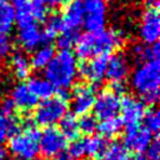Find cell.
Wrapping results in <instances>:
<instances>
[{"label": "cell", "instance_id": "1", "mask_svg": "<svg viewBox=\"0 0 160 160\" xmlns=\"http://www.w3.org/2000/svg\"><path fill=\"white\" fill-rule=\"evenodd\" d=\"M124 32L118 29H102L96 32H84L78 35L75 41L76 59L86 61L100 55H109L124 44Z\"/></svg>", "mask_w": 160, "mask_h": 160}, {"label": "cell", "instance_id": "2", "mask_svg": "<svg viewBox=\"0 0 160 160\" xmlns=\"http://www.w3.org/2000/svg\"><path fill=\"white\" fill-rule=\"evenodd\" d=\"M44 74L55 90H68L79 74L78 59L71 50H59L44 69Z\"/></svg>", "mask_w": 160, "mask_h": 160}, {"label": "cell", "instance_id": "3", "mask_svg": "<svg viewBox=\"0 0 160 160\" xmlns=\"http://www.w3.org/2000/svg\"><path fill=\"white\" fill-rule=\"evenodd\" d=\"M159 60L140 62L131 74V86L144 104L155 105L159 100Z\"/></svg>", "mask_w": 160, "mask_h": 160}, {"label": "cell", "instance_id": "4", "mask_svg": "<svg viewBox=\"0 0 160 160\" xmlns=\"http://www.w3.org/2000/svg\"><path fill=\"white\" fill-rule=\"evenodd\" d=\"M21 124L22 130L9 138V151L18 160H35L39 155V138L41 131L30 118L21 119Z\"/></svg>", "mask_w": 160, "mask_h": 160}, {"label": "cell", "instance_id": "5", "mask_svg": "<svg viewBox=\"0 0 160 160\" xmlns=\"http://www.w3.org/2000/svg\"><path fill=\"white\" fill-rule=\"evenodd\" d=\"M65 114H68V101L56 95L36 104L32 121L35 125L50 128L59 122Z\"/></svg>", "mask_w": 160, "mask_h": 160}, {"label": "cell", "instance_id": "6", "mask_svg": "<svg viewBox=\"0 0 160 160\" xmlns=\"http://www.w3.org/2000/svg\"><path fill=\"white\" fill-rule=\"evenodd\" d=\"M84 20L82 25L88 32H96L104 29L106 22L108 5L105 0H81Z\"/></svg>", "mask_w": 160, "mask_h": 160}, {"label": "cell", "instance_id": "7", "mask_svg": "<svg viewBox=\"0 0 160 160\" xmlns=\"http://www.w3.org/2000/svg\"><path fill=\"white\" fill-rule=\"evenodd\" d=\"M68 146V140L62 136L58 128H45L40 132L39 138V154L45 159H52L56 155L64 152Z\"/></svg>", "mask_w": 160, "mask_h": 160}, {"label": "cell", "instance_id": "8", "mask_svg": "<svg viewBox=\"0 0 160 160\" xmlns=\"http://www.w3.org/2000/svg\"><path fill=\"white\" fill-rule=\"evenodd\" d=\"M120 100L121 96H119L110 89L101 90L95 96V101L92 105L95 119L101 121V120L116 118L120 111Z\"/></svg>", "mask_w": 160, "mask_h": 160}, {"label": "cell", "instance_id": "9", "mask_svg": "<svg viewBox=\"0 0 160 160\" xmlns=\"http://www.w3.org/2000/svg\"><path fill=\"white\" fill-rule=\"evenodd\" d=\"M95 90L89 84H79L74 88L70 94V108L72 115H86L92 110V105L95 101Z\"/></svg>", "mask_w": 160, "mask_h": 160}, {"label": "cell", "instance_id": "10", "mask_svg": "<svg viewBox=\"0 0 160 160\" xmlns=\"http://www.w3.org/2000/svg\"><path fill=\"white\" fill-rule=\"evenodd\" d=\"M139 36L142 40V44H155L160 36V16L159 9H146L140 20L139 25Z\"/></svg>", "mask_w": 160, "mask_h": 160}, {"label": "cell", "instance_id": "11", "mask_svg": "<svg viewBox=\"0 0 160 160\" xmlns=\"http://www.w3.org/2000/svg\"><path fill=\"white\" fill-rule=\"evenodd\" d=\"M106 62H108V56L106 55H100V56L91 58L86 61H82L79 65V74L92 88L96 86V85H101L104 79H105Z\"/></svg>", "mask_w": 160, "mask_h": 160}, {"label": "cell", "instance_id": "12", "mask_svg": "<svg viewBox=\"0 0 160 160\" xmlns=\"http://www.w3.org/2000/svg\"><path fill=\"white\" fill-rule=\"evenodd\" d=\"M145 104L134 98V96H124L120 100V120L125 128L139 125L145 112Z\"/></svg>", "mask_w": 160, "mask_h": 160}, {"label": "cell", "instance_id": "13", "mask_svg": "<svg viewBox=\"0 0 160 160\" xmlns=\"http://www.w3.org/2000/svg\"><path fill=\"white\" fill-rule=\"evenodd\" d=\"M152 140V135L144 129L140 125L135 126H128L125 128L124 138H122V145L129 151H134L135 154H142L145 152L146 148Z\"/></svg>", "mask_w": 160, "mask_h": 160}, {"label": "cell", "instance_id": "14", "mask_svg": "<svg viewBox=\"0 0 160 160\" xmlns=\"http://www.w3.org/2000/svg\"><path fill=\"white\" fill-rule=\"evenodd\" d=\"M129 71V61L124 54L116 52L108 56L105 78L110 81V84L125 82Z\"/></svg>", "mask_w": 160, "mask_h": 160}, {"label": "cell", "instance_id": "15", "mask_svg": "<svg viewBox=\"0 0 160 160\" xmlns=\"http://www.w3.org/2000/svg\"><path fill=\"white\" fill-rule=\"evenodd\" d=\"M61 22H62V30L69 31H76L82 25L84 20V11H82V2L81 0H72L70 1L66 8L62 11Z\"/></svg>", "mask_w": 160, "mask_h": 160}, {"label": "cell", "instance_id": "16", "mask_svg": "<svg viewBox=\"0 0 160 160\" xmlns=\"http://www.w3.org/2000/svg\"><path fill=\"white\" fill-rule=\"evenodd\" d=\"M16 38H18V42L20 44L21 49L25 51H34L40 45H42L41 44V30L35 22L19 28Z\"/></svg>", "mask_w": 160, "mask_h": 160}, {"label": "cell", "instance_id": "17", "mask_svg": "<svg viewBox=\"0 0 160 160\" xmlns=\"http://www.w3.org/2000/svg\"><path fill=\"white\" fill-rule=\"evenodd\" d=\"M10 100L12 101L15 109H20L22 111H29L38 104V99L29 91L26 84L24 82H19L12 86Z\"/></svg>", "mask_w": 160, "mask_h": 160}, {"label": "cell", "instance_id": "18", "mask_svg": "<svg viewBox=\"0 0 160 160\" xmlns=\"http://www.w3.org/2000/svg\"><path fill=\"white\" fill-rule=\"evenodd\" d=\"M26 86L29 89V91L39 100H45L51 98L55 94V89L54 86L45 79L41 76H29L28 78V82Z\"/></svg>", "mask_w": 160, "mask_h": 160}, {"label": "cell", "instance_id": "19", "mask_svg": "<svg viewBox=\"0 0 160 160\" xmlns=\"http://www.w3.org/2000/svg\"><path fill=\"white\" fill-rule=\"evenodd\" d=\"M10 70L18 80H25L30 76L31 65L24 51H15L10 56Z\"/></svg>", "mask_w": 160, "mask_h": 160}, {"label": "cell", "instance_id": "20", "mask_svg": "<svg viewBox=\"0 0 160 160\" xmlns=\"http://www.w3.org/2000/svg\"><path fill=\"white\" fill-rule=\"evenodd\" d=\"M82 144H84L85 155L94 158V159H98V160L104 155V152L109 145L106 139L101 138L100 135L86 136L82 139Z\"/></svg>", "mask_w": 160, "mask_h": 160}, {"label": "cell", "instance_id": "21", "mask_svg": "<svg viewBox=\"0 0 160 160\" xmlns=\"http://www.w3.org/2000/svg\"><path fill=\"white\" fill-rule=\"evenodd\" d=\"M54 55H55V51L51 45H40L38 49L32 51V55L29 59L30 65L36 70H44L49 65Z\"/></svg>", "mask_w": 160, "mask_h": 160}, {"label": "cell", "instance_id": "22", "mask_svg": "<svg viewBox=\"0 0 160 160\" xmlns=\"http://www.w3.org/2000/svg\"><path fill=\"white\" fill-rule=\"evenodd\" d=\"M10 4L15 12V24L18 28H22L34 22L30 12V0H11Z\"/></svg>", "mask_w": 160, "mask_h": 160}, {"label": "cell", "instance_id": "23", "mask_svg": "<svg viewBox=\"0 0 160 160\" xmlns=\"http://www.w3.org/2000/svg\"><path fill=\"white\" fill-rule=\"evenodd\" d=\"M61 30H62L61 18L59 15H51L46 20L45 26L41 30V44L50 45V42H52L56 39V36Z\"/></svg>", "mask_w": 160, "mask_h": 160}, {"label": "cell", "instance_id": "24", "mask_svg": "<svg viewBox=\"0 0 160 160\" xmlns=\"http://www.w3.org/2000/svg\"><path fill=\"white\" fill-rule=\"evenodd\" d=\"M58 129L68 141H74L79 139L80 132L78 126V119L72 114H65L64 118L59 121Z\"/></svg>", "mask_w": 160, "mask_h": 160}, {"label": "cell", "instance_id": "25", "mask_svg": "<svg viewBox=\"0 0 160 160\" xmlns=\"http://www.w3.org/2000/svg\"><path fill=\"white\" fill-rule=\"evenodd\" d=\"M132 55L136 60L145 62L159 60V45L158 42L148 45V44H136L132 48Z\"/></svg>", "mask_w": 160, "mask_h": 160}, {"label": "cell", "instance_id": "26", "mask_svg": "<svg viewBox=\"0 0 160 160\" xmlns=\"http://www.w3.org/2000/svg\"><path fill=\"white\" fill-rule=\"evenodd\" d=\"M15 25V12L11 4L6 0L0 1V32L8 34Z\"/></svg>", "mask_w": 160, "mask_h": 160}, {"label": "cell", "instance_id": "27", "mask_svg": "<svg viewBox=\"0 0 160 160\" xmlns=\"http://www.w3.org/2000/svg\"><path fill=\"white\" fill-rule=\"evenodd\" d=\"M122 128V122L120 120V118H111V119H106V120H101L98 122V129L96 131L100 132V136L104 139H111L115 135H118L120 132Z\"/></svg>", "mask_w": 160, "mask_h": 160}, {"label": "cell", "instance_id": "28", "mask_svg": "<svg viewBox=\"0 0 160 160\" xmlns=\"http://www.w3.org/2000/svg\"><path fill=\"white\" fill-rule=\"evenodd\" d=\"M129 151L120 141H112L108 145L104 155L99 160H128Z\"/></svg>", "mask_w": 160, "mask_h": 160}, {"label": "cell", "instance_id": "29", "mask_svg": "<svg viewBox=\"0 0 160 160\" xmlns=\"http://www.w3.org/2000/svg\"><path fill=\"white\" fill-rule=\"evenodd\" d=\"M141 121L144 129H146L151 135H158L160 129V116H159V111L155 108H150L145 110Z\"/></svg>", "mask_w": 160, "mask_h": 160}, {"label": "cell", "instance_id": "30", "mask_svg": "<svg viewBox=\"0 0 160 160\" xmlns=\"http://www.w3.org/2000/svg\"><path fill=\"white\" fill-rule=\"evenodd\" d=\"M78 126H79V132L86 136L94 135V132L98 129V120L95 119L94 115L86 114L82 115L78 119Z\"/></svg>", "mask_w": 160, "mask_h": 160}, {"label": "cell", "instance_id": "31", "mask_svg": "<svg viewBox=\"0 0 160 160\" xmlns=\"http://www.w3.org/2000/svg\"><path fill=\"white\" fill-rule=\"evenodd\" d=\"M76 39H78L76 31L61 30L56 36V45L59 46L60 50H70V48L75 45Z\"/></svg>", "mask_w": 160, "mask_h": 160}, {"label": "cell", "instance_id": "32", "mask_svg": "<svg viewBox=\"0 0 160 160\" xmlns=\"http://www.w3.org/2000/svg\"><path fill=\"white\" fill-rule=\"evenodd\" d=\"M30 12L34 20L45 21L48 16V8L42 0H30Z\"/></svg>", "mask_w": 160, "mask_h": 160}, {"label": "cell", "instance_id": "33", "mask_svg": "<svg viewBox=\"0 0 160 160\" xmlns=\"http://www.w3.org/2000/svg\"><path fill=\"white\" fill-rule=\"evenodd\" d=\"M66 148H68L66 154H68L70 158H72V159L80 160L82 156H85L82 139H76V140H74V141H70L69 146H66Z\"/></svg>", "mask_w": 160, "mask_h": 160}, {"label": "cell", "instance_id": "34", "mask_svg": "<svg viewBox=\"0 0 160 160\" xmlns=\"http://www.w3.org/2000/svg\"><path fill=\"white\" fill-rule=\"evenodd\" d=\"M144 156L146 160H160V144H159L158 136L151 140V142L145 150Z\"/></svg>", "mask_w": 160, "mask_h": 160}, {"label": "cell", "instance_id": "35", "mask_svg": "<svg viewBox=\"0 0 160 160\" xmlns=\"http://www.w3.org/2000/svg\"><path fill=\"white\" fill-rule=\"evenodd\" d=\"M11 51V41L8 34L0 32V59L6 58Z\"/></svg>", "mask_w": 160, "mask_h": 160}, {"label": "cell", "instance_id": "36", "mask_svg": "<svg viewBox=\"0 0 160 160\" xmlns=\"http://www.w3.org/2000/svg\"><path fill=\"white\" fill-rule=\"evenodd\" d=\"M14 110H15V106L12 104V101L10 100V98L8 99H4L0 104V111L2 115H5L6 118L9 116H12L14 115Z\"/></svg>", "mask_w": 160, "mask_h": 160}, {"label": "cell", "instance_id": "37", "mask_svg": "<svg viewBox=\"0 0 160 160\" xmlns=\"http://www.w3.org/2000/svg\"><path fill=\"white\" fill-rule=\"evenodd\" d=\"M6 122H8V118H6L5 115H2L1 111H0V144L4 142V141L8 139Z\"/></svg>", "mask_w": 160, "mask_h": 160}, {"label": "cell", "instance_id": "38", "mask_svg": "<svg viewBox=\"0 0 160 160\" xmlns=\"http://www.w3.org/2000/svg\"><path fill=\"white\" fill-rule=\"evenodd\" d=\"M42 2L48 9H58L62 4V0H42Z\"/></svg>", "mask_w": 160, "mask_h": 160}, {"label": "cell", "instance_id": "39", "mask_svg": "<svg viewBox=\"0 0 160 160\" xmlns=\"http://www.w3.org/2000/svg\"><path fill=\"white\" fill-rule=\"evenodd\" d=\"M146 9H159V0H145Z\"/></svg>", "mask_w": 160, "mask_h": 160}, {"label": "cell", "instance_id": "40", "mask_svg": "<svg viewBox=\"0 0 160 160\" xmlns=\"http://www.w3.org/2000/svg\"><path fill=\"white\" fill-rule=\"evenodd\" d=\"M51 160H76V159H72V158H70L66 152H61V154H59V155H56L55 158H52Z\"/></svg>", "mask_w": 160, "mask_h": 160}, {"label": "cell", "instance_id": "41", "mask_svg": "<svg viewBox=\"0 0 160 160\" xmlns=\"http://www.w3.org/2000/svg\"><path fill=\"white\" fill-rule=\"evenodd\" d=\"M0 160H10L9 158V151L4 148H0Z\"/></svg>", "mask_w": 160, "mask_h": 160}, {"label": "cell", "instance_id": "42", "mask_svg": "<svg viewBox=\"0 0 160 160\" xmlns=\"http://www.w3.org/2000/svg\"><path fill=\"white\" fill-rule=\"evenodd\" d=\"M128 160H146L144 154H134V155H129Z\"/></svg>", "mask_w": 160, "mask_h": 160}, {"label": "cell", "instance_id": "43", "mask_svg": "<svg viewBox=\"0 0 160 160\" xmlns=\"http://www.w3.org/2000/svg\"><path fill=\"white\" fill-rule=\"evenodd\" d=\"M62 1H68V2H70V1H72V0H62Z\"/></svg>", "mask_w": 160, "mask_h": 160}, {"label": "cell", "instance_id": "44", "mask_svg": "<svg viewBox=\"0 0 160 160\" xmlns=\"http://www.w3.org/2000/svg\"><path fill=\"white\" fill-rule=\"evenodd\" d=\"M0 94H1V88H0Z\"/></svg>", "mask_w": 160, "mask_h": 160}, {"label": "cell", "instance_id": "45", "mask_svg": "<svg viewBox=\"0 0 160 160\" xmlns=\"http://www.w3.org/2000/svg\"><path fill=\"white\" fill-rule=\"evenodd\" d=\"M0 1H2V0H0Z\"/></svg>", "mask_w": 160, "mask_h": 160}, {"label": "cell", "instance_id": "46", "mask_svg": "<svg viewBox=\"0 0 160 160\" xmlns=\"http://www.w3.org/2000/svg\"><path fill=\"white\" fill-rule=\"evenodd\" d=\"M16 160H18V159H16Z\"/></svg>", "mask_w": 160, "mask_h": 160}]
</instances>
